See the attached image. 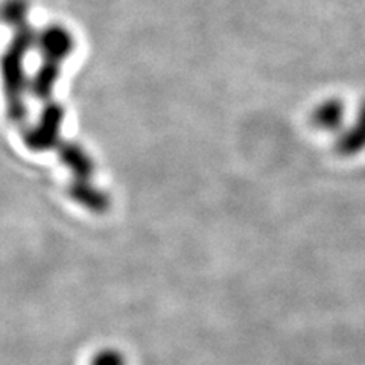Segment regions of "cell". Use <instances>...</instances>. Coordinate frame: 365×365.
Instances as JSON below:
<instances>
[{
    "label": "cell",
    "mask_w": 365,
    "mask_h": 365,
    "mask_svg": "<svg viewBox=\"0 0 365 365\" xmlns=\"http://www.w3.org/2000/svg\"><path fill=\"white\" fill-rule=\"evenodd\" d=\"M61 76V64L55 61H46L38 66L31 78H29V93L34 99L40 102H49L52 101L53 91L58 84V79Z\"/></svg>",
    "instance_id": "52a82bcc"
},
{
    "label": "cell",
    "mask_w": 365,
    "mask_h": 365,
    "mask_svg": "<svg viewBox=\"0 0 365 365\" xmlns=\"http://www.w3.org/2000/svg\"><path fill=\"white\" fill-rule=\"evenodd\" d=\"M347 110L346 104L341 99L332 98L326 99L314 108L311 114V122L319 131L326 133H341L346 128Z\"/></svg>",
    "instance_id": "8992f818"
},
{
    "label": "cell",
    "mask_w": 365,
    "mask_h": 365,
    "mask_svg": "<svg viewBox=\"0 0 365 365\" xmlns=\"http://www.w3.org/2000/svg\"><path fill=\"white\" fill-rule=\"evenodd\" d=\"M29 2L28 0H5L2 6L4 21L11 28H20L28 23Z\"/></svg>",
    "instance_id": "9c48e42d"
},
{
    "label": "cell",
    "mask_w": 365,
    "mask_h": 365,
    "mask_svg": "<svg viewBox=\"0 0 365 365\" xmlns=\"http://www.w3.org/2000/svg\"><path fill=\"white\" fill-rule=\"evenodd\" d=\"M38 31L29 23L14 29L8 48L4 53L2 73L8 104V118L14 123H23L28 116L26 91H29V78L26 75L25 60L28 53L36 49Z\"/></svg>",
    "instance_id": "6da1fadb"
},
{
    "label": "cell",
    "mask_w": 365,
    "mask_h": 365,
    "mask_svg": "<svg viewBox=\"0 0 365 365\" xmlns=\"http://www.w3.org/2000/svg\"><path fill=\"white\" fill-rule=\"evenodd\" d=\"M66 118L64 107L56 101L46 102L37 120L23 131V143L29 151L46 153L58 148Z\"/></svg>",
    "instance_id": "7a4b0ae2"
},
{
    "label": "cell",
    "mask_w": 365,
    "mask_h": 365,
    "mask_svg": "<svg viewBox=\"0 0 365 365\" xmlns=\"http://www.w3.org/2000/svg\"><path fill=\"white\" fill-rule=\"evenodd\" d=\"M91 365H127L122 353L113 349L101 350L98 355L91 359Z\"/></svg>",
    "instance_id": "30bf717a"
},
{
    "label": "cell",
    "mask_w": 365,
    "mask_h": 365,
    "mask_svg": "<svg viewBox=\"0 0 365 365\" xmlns=\"http://www.w3.org/2000/svg\"><path fill=\"white\" fill-rule=\"evenodd\" d=\"M68 197H71L78 205H81L83 209L95 215H102L108 212L111 205L108 193L93 185L91 180L73 178L71 186H68Z\"/></svg>",
    "instance_id": "277c9868"
},
{
    "label": "cell",
    "mask_w": 365,
    "mask_h": 365,
    "mask_svg": "<svg viewBox=\"0 0 365 365\" xmlns=\"http://www.w3.org/2000/svg\"><path fill=\"white\" fill-rule=\"evenodd\" d=\"M60 163L71 170L76 180H90L95 174V162L81 145L63 140L56 148Z\"/></svg>",
    "instance_id": "5b68a950"
},
{
    "label": "cell",
    "mask_w": 365,
    "mask_h": 365,
    "mask_svg": "<svg viewBox=\"0 0 365 365\" xmlns=\"http://www.w3.org/2000/svg\"><path fill=\"white\" fill-rule=\"evenodd\" d=\"M336 151L344 155H356L365 150V101L361 104L355 119L350 125H346L335 142Z\"/></svg>",
    "instance_id": "ba28073f"
},
{
    "label": "cell",
    "mask_w": 365,
    "mask_h": 365,
    "mask_svg": "<svg viewBox=\"0 0 365 365\" xmlns=\"http://www.w3.org/2000/svg\"><path fill=\"white\" fill-rule=\"evenodd\" d=\"M36 49L46 61H63L75 51V38L63 25H48L38 31Z\"/></svg>",
    "instance_id": "3957f363"
}]
</instances>
